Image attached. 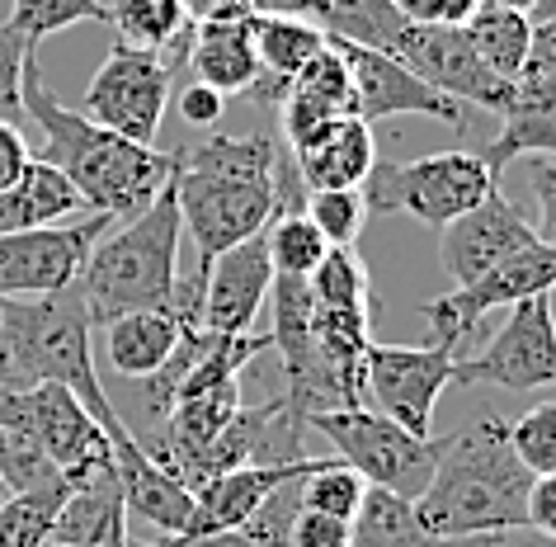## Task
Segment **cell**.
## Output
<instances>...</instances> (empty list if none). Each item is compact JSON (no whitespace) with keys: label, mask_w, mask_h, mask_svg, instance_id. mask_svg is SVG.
Listing matches in <instances>:
<instances>
[{"label":"cell","mask_w":556,"mask_h":547,"mask_svg":"<svg viewBox=\"0 0 556 547\" xmlns=\"http://www.w3.org/2000/svg\"><path fill=\"white\" fill-rule=\"evenodd\" d=\"M24 119H34L43 128V151L38 161L58 165L72 179L86 213H104V217H137L156 194L175 179L179 151H161V147H142L128 137L100 128L94 119H86L80 109H66L58 95L48 90L38 52L24 66Z\"/></svg>","instance_id":"1"},{"label":"cell","mask_w":556,"mask_h":547,"mask_svg":"<svg viewBox=\"0 0 556 547\" xmlns=\"http://www.w3.org/2000/svg\"><path fill=\"white\" fill-rule=\"evenodd\" d=\"M528 486L533 472L514 458L509 420L481 415L457 434H443L434 482L415 500V514L443 543H491L528 533Z\"/></svg>","instance_id":"2"},{"label":"cell","mask_w":556,"mask_h":547,"mask_svg":"<svg viewBox=\"0 0 556 547\" xmlns=\"http://www.w3.org/2000/svg\"><path fill=\"white\" fill-rule=\"evenodd\" d=\"M90 331L94 326L76 284L48 298H0V391H24L38 383L76 391L118 448L132 439V430L123 425L114 397L100 383Z\"/></svg>","instance_id":"3"},{"label":"cell","mask_w":556,"mask_h":547,"mask_svg":"<svg viewBox=\"0 0 556 547\" xmlns=\"http://www.w3.org/2000/svg\"><path fill=\"white\" fill-rule=\"evenodd\" d=\"M274 161H278L274 137L213 133L207 142L179 151L175 203H179V227L199 246V264L260 236L274 222L278 213Z\"/></svg>","instance_id":"4"},{"label":"cell","mask_w":556,"mask_h":547,"mask_svg":"<svg viewBox=\"0 0 556 547\" xmlns=\"http://www.w3.org/2000/svg\"><path fill=\"white\" fill-rule=\"evenodd\" d=\"M179 203L175 179L151 199L137 217L114 222L100 241H94L86 270L76 288L86 298L90 326H104L123 312H161L175 298L179 284Z\"/></svg>","instance_id":"5"},{"label":"cell","mask_w":556,"mask_h":547,"mask_svg":"<svg viewBox=\"0 0 556 547\" xmlns=\"http://www.w3.org/2000/svg\"><path fill=\"white\" fill-rule=\"evenodd\" d=\"M500 189V179L485 171L477 151H434L420 161H378L358 185L368 213H406L429 227L463 217L485 194Z\"/></svg>","instance_id":"6"},{"label":"cell","mask_w":556,"mask_h":547,"mask_svg":"<svg viewBox=\"0 0 556 547\" xmlns=\"http://www.w3.org/2000/svg\"><path fill=\"white\" fill-rule=\"evenodd\" d=\"M312 430L326 434V439L336 444L340 462H350L368 486L396 490V496H406V500L425 496V486L434 482L439 453H443L439 434L420 439V434L401 430L396 420H387L382 411H368V406L321 411V415H312Z\"/></svg>","instance_id":"7"},{"label":"cell","mask_w":556,"mask_h":547,"mask_svg":"<svg viewBox=\"0 0 556 547\" xmlns=\"http://www.w3.org/2000/svg\"><path fill=\"white\" fill-rule=\"evenodd\" d=\"M0 420H15V425L29 430L34 444L43 448L48 462L72 486L114 468V444H109L104 425L80 406L76 391H66L58 383L0 391Z\"/></svg>","instance_id":"8"},{"label":"cell","mask_w":556,"mask_h":547,"mask_svg":"<svg viewBox=\"0 0 556 547\" xmlns=\"http://www.w3.org/2000/svg\"><path fill=\"white\" fill-rule=\"evenodd\" d=\"M170 86H175V72L161 52L114 43L104 66L90 76L80 114L94 119L109 133L128 137V142L156 147L165 109H170Z\"/></svg>","instance_id":"9"},{"label":"cell","mask_w":556,"mask_h":547,"mask_svg":"<svg viewBox=\"0 0 556 547\" xmlns=\"http://www.w3.org/2000/svg\"><path fill=\"white\" fill-rule=\"evenodd\" d=\"M457 387H500V391H542L556 387V316L552 293L509 307L505 326L477 359H457Z\"/></svg>","instance_id":"10"},{"label":"cell","mask_w":556,"mask_h":547,"mask_svg":"<svg viewBox=\"0 0 556 547\" xmlns=\"http://www.w3.org/2000/svg\"><path fill=\"white\" fill-rule=\"evenodd\" d=\"M109 227L114 217L80 213L76 222H52L34 232H0V298H48L72 288Z\"/></svg>","instance_id":"11"},{"label":"cell","mask_w":556,"mask_h":547,"mask_svg":"<svg viewBox=\"0 0 556 547\" xmlns=\"http://www.w3.org/2000/svg\"><path fill=\"white\" fill-rule=\"evenodd\" d=\"M552 288H556V246L533 241V246L505 256L491 274H481L477 284H463L434 302H425V326L434 335V345H448L457 355V345H463L467 335H477L485 312H500V307H514L523 298H542V293H552Z\"/></svg>","instance_id":"12"},{"label":"cell","mask_w":556,"mask_h":547,"mask_svg":"<svg viewBox=\"0 0 556 547\" xmlns=\"http://www.w3.org/2000/svg\"><path fill=\"white\" fill-rule=\"evenodd\" d=\"M406 72H415L425 86H434L439 95H448L457 104L485 109V114H505L514 80H500L491 66L477 58V48L467 43L463 29H448V24H401L392 38V52Z\"/></svg>","instance_id":"13"},{"label":"cell","mask_w":556,"mask_h":547,"mask_svg":"<svg viewBox=\"0 0 556 547\" xmlns=\"http://www.w3.org/2000/svg\"><path fill=\"white\" fill-rule=\"evenodd\" d=\"M457 383V355L448 345H368L364 387L378 411L401 430L429 439L434 434V406L443 387Z\"/></svg>","instance_id":"14"},{"label":"cell","mask_w":556,"mask_h":547,"mask_svg":"<svg viewBox=\"0 0 556 547\" xmlns=\"http://www.w3.org/2000/svg\"><path fill=\"white\" fill-rule=\"evenodd\" d=\"M330 38V34H326ZM340 48L344 66H350V80H354V119L364 123H378V119H401V114H425V119H439L448 128H463V114L467 109L439 95L434 86H425L415 72H406L396 58L387 52H372V48H358V43H344V38H330Z\"/></svg>","instance_id":"15"},{"label":"cell","mask_w":556,"mask_h":547,"mask_svg":"<svg viewBox=\"0 0 556 547\" xmlns=\"http://www.w3.org/2000/svg\"><path fill=\"white\" fill-rule=\"evenodd\" d=\"M533 241H538L533 222L500 189H491L477 208H467L463 217L439 227V264H443V274L453 278V288H463V284H477V278L491 274L505 256H514V250H523Z\"/></svg>","instance_id":"16"},{"label":"cell","mask_w":556,"mask_h":547,"mask_svg":"<svg viewBox=\"0 0 556 547\" xmlns=\"http://www.w3.org/2000/svg\"><path fill=\"white\" fill-rule=\"evenodd\" d=\"M199 270H203V312H199L203 331L245 335L274 288V264H269V250H264V232L222 250L217 260L199 264Z\"/></svg>","instance_id":"17"},{"label":"cell","mask_w":556,"mask_h":547,"mask_svg":"<svg viewBox=\"0 0 556 547\" xmlns=\"http://www.w3.org/2000/svg\"><path fill=\"white\" fill-rule=\"evenodd\" d=\"M312 462L316 458L274 462V468H260V462H250V468H231V472L213 476V482H203L199 490H193V514H189L185 533H179V543L199 547L207 538H222V533H236L264 500L274 496L278 486L293 482V476H302Z\"/></svg>","instance_id":"18"},{"label":"cell","mask_w":556,"mask_h":547,"mask_svg":"<svg viewBox=\"0 0 556 547\" xmlns=\"http://www.w3.org/2000/svg\"><path fill=\"white\" fill-rule=\"evenodd\" d=\"M354 114V80L344 66L340 48L326 38V48L288 80L283 95V137H288V157H302L330 123Z\"/></svg>","instance_id":"19"},{"label":"cell","mask_w":556,"mask_h":547,"mask_svg":"<svg viewBox=\"0 0 556 547\" xmlns=\"http://www.w3.org/2000/svg\"><path fill=\"white\" fill-rule=\"evenodd\" d=\"M114 476H118L123 505H128L132 514H142L147 524H156L161 533H170V538L185 533L189 514H193V490L179 482L175 472H165L161 462H151L137 439L114 448Z\"/></svg>","instance_id":"20"},{"label":"cell","mask_w":556,"mask_h":547,"mask_svg":"<svg viewBox=\"0 0 556 547\" xmlns=\"http://www.w3.org/2000/svg\"><path fill=\"white\" fill-rule=\"evenodd\" d=\"M185 62L193 66V80L213 86L217 95H250L260 80V52L245 20H199L189 34Z\"/></svg>","instance_id":"21"},{"label":"cell","mask_w":556,"mask_h":547,"mask_svg":"<svg viewBox=\"0 0 556 547\" xmlns=\"http://www.w3.org/2000/svg\"><path fill=\"white\" fill-rule=\"evenodd\" d=\"M199 321H185L170 307L161 312H123L114 321H104V359L109 369L128 383H142V377L161 373L170 355L179 349V335Z\"/></svg>","instance_id":"22"},{"label":"cell","mask_w":556,"mask_h":547,"mask_svg":"<svg viewBox=\"0 0 556 547\" xmlns=\"http://www.w3.org/2000/svg\"><path fill=\"white\" fill-rule=\"evenodd\" d=\"M250 38H255V52H260V80L250 90V100H264V104H283L288 80L326 48L321 24L298 20V15H250Z\"/></svg>","instance_id":"23"},{"label":"cell","mask_w":556,"mask_h":547,"mask_svg":"<svg viewBox=\"0 0 556 547\" xmlns=\"http://www.w3.org/2000/svg\"><path fill=\"white\" fill-rule=\"evenodd\" d=\"M52 543L58 547H128V505H123L114 468L90 476L66 490L58 524H52Z\"/></svg>","instance_id":"24"},{"label":"cell","mask_w":556,"mask_h":547,"mask_svg":"<svg viewBox=\"0 0 556 547\" xmlns=\"http://www.w3.org/2000/svg\"><path fill=\"white\" fill-rule=\"evenodd\" d=\"M477 157L495 179L519 157H556V86H514L495 142Z\"/></svg>","instance_id":"25"},{"label":"cell","mask_w":556,"mask_h":547,"mask_svg":"<svg viewBox=\"0 0 556 547\" xmlns=\"http://www.w3.org/2000/svg\"><path fill=\"white\" fill-rule=\"evenodd\" d=\"M293 165H298V175L307 189H358L372 165H378L372 123L354 119V114L330 123L302 157H293Z\"/></svg>","instance_id":"26"},{"label":"cell","mask_w":556,"mask_h":547,"mask_svg":"<svg viewBox=\"0 0 556 547\" xmlns=\"http://www.w3.org/2000/svg\"><path fill=\"white\" fill-rule=\"evenodd\" d=\"M86 203H80L76 185L66 179L58 165L48 161H29L15 185L0 194V232H34V227H52V222L80 217Z\"/></svg>","instance_id":"27"},{"label":"cell","mask_w":556,"mask_h":547,"mask_svg":"<svg viewBox=\"0 0 556 547\" xmlns=\"http://www.w3.org/2000/svg\"><path fill=\"white\" fill-rule=\"evenodd\" d=\"M109 29L128 48L161 52L175 72V66H185L193 20L185 15L179 0H114V5H109Z\"/></svg>","instance_id":"28"},{"label":"cell","mask_w":556,"mask_h":547,"mask_svg":"<svg viewBox=\"0 0 556 547\" xmlns=\"http://www.w3.org/2000/svg\"><path fill=\"white\" fill-rule=\"evenodd\" d=\"M350 547H443V538H434L420 524L415 500L382 486H368L358 514L350 519Z\"/></svg>","instance_id":"29"},{"label":"cell","mask_w":556,"mask_h":547,"mask_svg":"<svg viewBox=\"0 0 556 547\" xmlns=\"http://www.w3.org/2000/svg\"><path fill=\"white\" fill-rule=\"evenodd\" d=\"M463 34H467V43L477 48V58L491 66L500 80H514L519 76V66H523L533 24H528V15H519V10H505V5H495V0H481V5L467 15Z\"/></svg>","instance_id":"30"},{"label":"cell","mask_w":556,"mask_h":547,"mask_svg":"<svg viewBox=\"0 0 556 547\" xmlns=\"http://www.w3.org/2000/svg\"><path fill=\"white\" fill-rule=\"evenodd\" d=\"M307 288H312V302L326 307V312L372 316V274L354 246H330L326 260L312 270Z\"/></svg>","instance_id":"31"},{"label":"cell","mask_w":556,"mask_h":547,"mask_svg":"<svg viewBox=\"0 0 556 547\" xmlns=\"http://www.w3.org/2000/svg\"><path fill=\"white\" fill-rule=\"evenodd\" d=\"M66 490H72V482L10 490V500L0 505V547H48Z\"/></svg>","instance_id":"32"},{"label":"cell","mask_w":556,"mask_h":547,"mask_svg":"<svg viewBox=\"0 0 556 547\" xmlns=\"http://www.w3.org/2000/svg\"><path fill=\"white\" fill-rule=\"evenodd\" d=\"M264 250H269L274 278H312V270L326 260V236L312 227L307 213H274L264 227Z\"/></svg>","instance_id":"33"},{"label":"cell","mask_w":556,"mask_h":547,"mask_svg":"<svg viewBox=\"0 0 556 547\" xmlns=\"http://www.w3.org/2000/svg\"><path fill=\"white\" fill-rule=\"evenodd\" d=\"M401 24L406 20L392 10V0H326L321 29L330 38H344V43L392 52V38H396Z\"/></svg>","instance_id":"34"},{"label":"cell","mask_w":556,"mask_h":547,"mask_svg":"<svg viewBox=\"0 0 556 547\" xmlns=\"http://www.w3.org/2000/svg\"><path fill=\"white\" fill-rule=\"evenodd\" d=\"M10 24L38 48L43 38L72 29V24H109V5L104 0H15Z\"/></svg>","instance_id":"35"},{"label":"cell","mask_w":556,"mask_h":547,"mask_svg":"<svg viewBox=\"0 0 556 547\" xmlns=\"http://www.w3.org/2000/svg\"><path fill=\"white\" fill-rule=\"evenodd\" d=\"M364 490L368 482L350 462H312L307 476H302V505L330 519H354L358 505H364Z\"/></svg>","instance_id":"36"},{"label":"cell","mask_w":556,"mask_h":547,"mask_svg":"<svg viewBox=\"0 0 556 547\" xmlns=\"http://www.w3.org/2000/svg\"><path fill=\"white\" fill-rule=\"evenodd\" d=\"M302 213L312 217V227L326 236V246H354L364 232L368 203L358 189H307Z\"/></svg>","instance_id":"37"},{"label":"cell","mask_w":556,"mask_h":547,"mask_svg":"<svg viewBox=\"0 0 556 547\" xmlns=\"http://www.w3.org/2000/svg\"><path fill=\"white\" fill-rule=\"evenodd\" d=\"M509 448L533 476H556V401H538L509 420Z\"/></svg>","instance_id":"38"},{"label":"cell","mask_w":556,"mask_h":547,"mask_svg":"<svg viewBox=\"0 0 556 547\" xmlns=\"http://www.w3.org/2000/svg\"><path fill=\"white\" fill-rule=\"evenodd\" d=\"M34 52L38 48L15 24H0V123H24V66Z\"/></svg>","instance_id":"39"},{"label":"cell","mask_w":556,"mask_h":547,"mask_svg":"<svg viewBox=\"0 0 556 547\" xmlns=\"http://www.w3.org/2000/svg\"><path fill=\"white\" fill-rule=\"evenodd\" d=\"M514 86H556V15L533 24V38H528V52H523Z\"/></svg>","instance_id":"40"},{"label":"cell","mask_w":556,"mask_h":547,"mask_svg":"<svg viewBox=\"0 0 556 547\" xmlns=\"http://www.w3.org/2000/svg\"><path fill=\"white\" fill-rule=\"evenodd\" d=\"M288 547H350V519H330L302 505L288 529Z\"/></svg>","instance_id":"41"},{"label":"cell","mask_w":556,"mask_h":547,"mask_svg":"<svg viewBox=\"0 0 556 547\" xmlns=\"http://www.w3.org/2000/svg\"><path fill=\"white\" fill-rule=\"evenodd\" d=\"M477 5L481 0H392V10L406 24H448V29H463Z\"/></svg>","instance_id":"42"},{"label":"cell","mask_w":556,"mask_h":547,"mask_svg":"<svg viewBox=\"0 0 556 547\" xmlns=\"http://www.w3.org/2000/svg\"><path fill=\"white\" fill-rule=\"evenodd\" d=\"M528 185H533V194H538V241H547V246H556V157H547V161H533L528 165Z\"/></svg>","instance_id":"43"},{"label":"cell","mask_w":556,"mask_h":547,"mask_svg":"<svg viewBox=\"0 0 556 547\" xmlns=\"http://www.w3.org/2000/svg\"><path fill=\"white\" fill-rule=\"evenodd\" d=\"M179 119L193 123V128H217L222 123V109H227V95H217L213 86H203V80H193V86L179 90Z\"/></svg>","instance_id":"44"},{"label":"cell","mask_w":556,"mask_h":547,"mask_svg":"<svg viewBox=\"0 0 556 547\" xmlns=\"http://www.w3.org/2000/svg\"><path fill=\"white\" fill-rule=\"evenodd\" d=\"M34 151H29V137H24L20 123H0V194H5L15 179L29 171Z\"/></svg>","instance_id":"45"},{"label":"cell","mask_w":556,"mask_h":547,"mask_svg":"<svg viewBox=\"0 0 556 547\" xmlns=\"http://www.w3.org/2000/svg\"><path fill=\"white\" fill-rule=\"evenodd\" d=\"M528 533L556 543V476H533L528 486Z\"/></svg>","instance_id":"46"},{"label":"cell","mask_w":556,"mask_h":547,"mask_svg":"<svg viewBox=\"0 0 556 547\" xmlns=\"http://www.w3.org/2000/svg\"><path fill=\"white\" fill-rule=\"evenodd\" d=\"M250 15H298V20H326V0H250Z\"/></svg>","instance_id":"47"},{"label":"cell","mask_w":556,"mask_h":547,"mask_svg":"<svg viewBox=\"0 0 556 547\" xmlns=\"http://www.w3.org/2000/svg\"><path fill=\"white\" fill-rule=\"evenodd\" d=\"M185 15L199 24V20H245L250 15V0H179Z\"/></svg>","instance_id":"48"},{"label":"cell","mask_w":556,"mask_h":547,"mask_svg":"<svg viewBox=\"0 0 556 547\" xmlns=\"http://www.w3.org/2000/svg\"><path fill=\"white\" fill-rule=\"evenodd\" d=\"M199 547H260V543L241 538V533H222V538H207V543H199Z\"/></svg>","instance_id":"49"},{"label":"cell","mask_w":556,"mask_h":547,"mask_svg":"<svg viewBox=\"0 0 556 547\" xmlns=\"http://www.w3.org/2000/svg\"><path fill=\"white\" fill-rule=\"evenodd\" d=\"M128 547H189V543H179V538H165V543H128Z\"/></svg>","instance_id":"50"},{"label":"cell","mask_w":556,"mask_h":547,"mask_svg":"<svg viewBox=\"0 0 556 547\" xmlns=\"http://www.w3.org/2000/svg\"><path fill=\"white\" fill-rule=\"evenodd\" d=\"M10 500V486H5V476H0V505H5Z\"/></svg>","instance_id":"51"},{"label":"cell","mask_w":556,"mask_h":547,"mask_svg":"<svg viewBox=\"0 0 556 547\" xmlns=\"http://www.w3.org/2000/svg\"><path fill=\"white\" fill-rule=\"evenodd\" d=\"M528 547H556L552 538H533V543H528Z\"/></svg>","instance_id":"52"},{"label":"cell","mask_w":556,"mask_h":547,"mask_svg":"<svg viewBox=\"0 0 556 547\" xmlns=\"http://www.w3.org/2000/svg\"><path fill=\"white\" fill-rule=\"evenodd\" d=\"M542 5H547V10H552V15H556V0H542Z\"/></svg>","instance_id":"53"},{"label":"cell","mask_w":556,"mask_h":547,"mask_svg":"<svg viewBox=\"0 0 556 547\" xmlns=\"http://www.w3.org/2000/svg\"><path fill=\"white\" fill-rule=\"evenodd\" d=\"M48 547H58V543H48Z\"/></svg>","instance_id":"54"}]
</instances>
